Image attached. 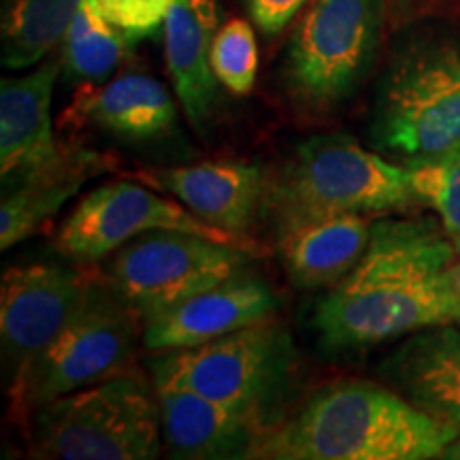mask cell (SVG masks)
I'll return each mask as SVG.
<instances>
[{"instance_id":"44dd1931","label":"cell","mask_w":460,"mask_h":460,"mask_svg":"<svg viewBox=\"0 0 460 460\" xmlns=\"http://www.w3.org/2000/svg\"><path fill=\"white\" fill-rule=\"evenodd\" d=\"M84 0H7L3 11V65L22 71L65 41Z\"/></svg>"},{"instance_id":"7c38bea8","label":"cell","mask_w":460,"mask_h":460,"mask_svg":"<svg viewBox=\"0 0 460 460\" xmlns=\"http://www.w3.org/2000/svg\"><path fill=\"white\" fill-rule=\"evenodd\" d=\"M163 420V439L172 458L230 460L252 458L273 420L239 410L194 390L154 382Z\"/></svg>"},{"instance_id":"ac0fdd59","label":"cell","mask_w":460,"mask_h":460,"mask_svg":"<svg viewBox=\"0 0 460 460\" xmlns=\"http://www.w3.org/2000/svg\"><path fill=\"white\" fill-rule=\"evenodd\" d=\"M111 163L92 149L66 146L65 152L41 169L3 183L0 203V247L9 250L37 233L60 207L73 199L92 177L105 172Z\"/></svg>"},{"instance_id":"9c48e42d","label":"cell","mask_w":460,"mask_h":460,"mask_svg":"<svg viewBox=\"0 0 460 460\" xmlns=\"http://www.w3.org/2000/svg\"><path fill=\"white\" fill-rule=\"evenodd\" d=\"M247 264L245 247L186 230H149L113 252L105 275L146 324L172 305L247 273Z\"/></svg>"},{"instance_id":"4fadbf2b","label":"cell","mask_w":460,"mask_h":460,"mask_svg":"<svg viewBox=\"0 0 460 460\" xmlns=\"http://www.w3.org/2000/svg\"><path fill=\"white\" fill-rule=\"evenodd\" d=\"M139 177L175 197L186 209L217 230L247 243V233L262 214L267 172L256 164L200 163L141 171Z\"/></svg>"},{"instance_id":"d6986e66","label":"cell","mask_w":460,"mask_h":460,"mask_svg":"<svg viewBox=\"0 0 460 460\" xmlns=\"http://www.w3.org/2000/svg\"><path fill=\"white\" fill-rule=\"evenodd\" d=\"M371 224L362 214H341L281 230L278 250L288 278L303 290L335 286L365 254Z\"/></svg>"},{"instance_id":"5b68a950","label":"cell","mask_w":460,"mask_h":460,"mask_svg":"<svg viewBox=\"0 0 460 460\" xmlns=\"http://www.w3.org/2000/svg\"><path fill=\"white\" fill-rule=\"evenodd\" d=\"M141 315L107 281L88 290L62 331L9 386L13 410L31 418L39 407L128 369Z\"/></svg>"},{"instance_id":"d4e9b609","label":"cell","mask_w":460,"mask_h":460,"mask_svg":"<svg viewBox=\"0 0 460 460\" xmlns=\"http://www.w3.org/2000/svg\"><path fill=\"white\" fill-rule=\"evenodd\" d=\"M109 24L119 28L130 41L149 37L164 26L175 0H88Z\"/></svg>"},{"instance_id":"ffe728a7","label":"cell","mask_w":460,"mask_h":460,"mask_svg":"<svg viewBox=\"0 0 460 460\" xmlns=\"http://www.w3.org/2000/svg\"><path fill=\"white\" fill-rule=\"evenodd\" d=\"M77 111L101 130L124 141L158 139L175 126V101L158 79L126 73L79 96Z\"/></svg>"},{"instance_id":"9a60e30c","label":"cell","mask_w":460,"mask_h":460,"mask_svg":"<svg viewBox=\"0 0 460 460\" xmlns=\"http://www.w3.org/2000/svg\"><path fill=\"white\" fill-rule=\"evenodd\" d=\"M386 386L460 435V324L427 326L379 365Z\"/></svg>"},{"instance_id":"7402d4cb","label":"cell","mask_w":460,"mask_h":460,"mask_svg":"<svg viewBox=\"0 0 460 460\" xmlns=\"http://www.w3.org/2000/svg\"><path fill=\"white\" fill-rule=\"evenodd\" d=\"M126 45L128 37L84 0L62 41V68L73 82L99 84L119 65Z\"/></svg>"},{"instance_id":"8fae6325","label":"cell","mask_w":460,"mask_h":460,"mask_svg":"<svg viewBox=\"0 0 460 460\" xmlns=\"http://www.w3.org/2000/svg\"><path fill=\"white\" fill-rule=\"evenodd\" d=\"M90 281L62 264L11 267L0 284V339L9 386L62 331Z\"/></svg>"},{"instance_id":"8992f818","label":"cell","mask_w":460,"mask_h":460,"mask_svg":"<svg viewBox=\"0 0 460 460\" xmlns=\"http://www.w3.org/2000/svg\"><path fill=\"white\" fill-rule=\"evenodd\" d=\"M371 135L379 149L407 163L460 141L458 43H416L394 58L379 82Z\"/></svg>"},{"instance_id":"3957f363","label":"cell","mask_w":460,"mask_h":460,"mask_svg":"<svg viewBox=\"0 0 460 460\" xmlns=\"http://www.w3.org/2000/svg\"><path fill=\"white\" fill-rule=\"evenodd\" d=\"M411 200L407 164L388 163L345 135H315L269 177L262 214L281 233L318 217L405 209Z\"/></svg>"},{"instance_id":"5bb4252c","label":"cell","mask_w":460,"mask_h":460,"mask_svg":"<svg viewBox=\"0 0 460 460\" xmlns=\"http://www.w3.org/2000/svg\"><path fill=\"white\" fill-rule=\"evenodd\" d=\"M275 295L264 281L239 275L172 305L143 324V345L152 352L197 348L256 322L275 318Z\"/></svg>"},{"instance_id":"277c9868","label":"cell","mask_w":460,"mask_h":460,"mask_svg":"<svg viewBox=\"0 0 460 460\" xmlns=\"http://www.w3.org/2000/svg\"><path fill=\"white\" fill-rule=\"evenodd\" d=\"M28 420L37 458L152 460L163 452L156 388L128 371L60 396Z\"/></svg>"},{"instance_id":"7a4b0ae2","label":"cell","mask_w":460,"mask_h":460,"mask_svg":"<svg viewBox=\"0 0 460 460\" xmlns=\"http://www.w3.org/2000/svg\"><path fill=\"white\" fill-rule=\"evenodd\" d=\"M456 430L435 422L390 386L343 379L322 388L252 452L264 460L441 458Z\"/></svg>"},{"instance_id":"603a6c76","label":"cell","mask_w":460,"mask_h":460,"mask_svg":"<svg viewBox=\"0 0 460 460\" xmlns=\"http://www.w3.org/2000/svg\"><path fill=\"white\" fill-rule=\"evenodd\" d=\"M413 197L439 216V224L460 254V141L433 156L410 160Z\"/></svg>"},{"instance_id":"30bf717a","label":"cell","mask_w":460,"mask_h":460,"mask_svg":"<svg viewBox=\"0 0 460 460\" xmlns=\"http://www.w3.org/2000/svg\"><path fill=\"white\" fill-rule=\"evenodd\" d=\"M149 230H186L250 250L245 241L135 181H109L85 194L58 228L54 247L71 261L99 262Z\"/></svg>"},{"instance_id":"83f0119b","label":"cell","mask_w":460,"mask_h":460,"mask_svg":"<svg viewBox=\"0 0 460 460\" xmlns=\"http://www.w3.org/2000/svg\"><path fill=\"white\" fill-rule=\"evenodd\" d=\"M441 458H447V460H460V435L456 437V439L452 441L450 446L446 447L444 456H441Z\"/></svg>"},{"instance_id":"52a82bcc","label":"cell","mask_w":460,"mask_h":460,"mask_svg":"<svg viewBox=\"0 0 460 460\" xmlns=\"http://www.w3.org/2000/svg\"><path fill=\"white\" fill-rule=\"evenodd\" d=\"M295 362L290 332L269 318L197 348L158 352L149 360V371L152 382L175 384L273 420Z\"/></svg>"},{"instance_id":"484cf974","label":"cell","mask_w":460,"mask_h":460,"mask_svg":"<svg viewBox=\"0 0 460 460\" xmlns=\"http://www.w3.org/2000/svg\"><path fill=\"white\" fill-rule=\"evenodd\" d=\"M307 3L309 0H245V7L261 32L273 37L284 31Z\"/></svg>"},{"instance_id":"cb8c5ba5","label":"cell","mask_w":460,"mask_h":460,"mask_svg":"<svg viewBox=\"0 0 460 460\" xmlns=\"http://www.w3.org/2000/svg\"><path fill=\"white\" fill-rule=\"evenodd\" d=\"M211 68L224 88L234 96L250 94L256 84L258 48L254 28L245 20L226 22L220 26L214 48H211Z\"/></svg>"},{"instance_id":"ba28073f","label":"cell","mask_w":460,"mask_h":460,"mask_svg":"<svg viewBox=\"0 0 460 460\" xmlns=\"http://www.w3.org/2000/svg\"><path fill=\"white\" fill-rule=\"evenodd\" d=\"M386 0H314L286 51L284 82L298 105L326 113L352 99L371 71Z\"/></svg>"},{"instance_id":"4316f807","label":"cell","mask_w":460,"mask_h":460,"mask_svg":"<svg viewBox=\"0 0 460 460\" xmlns=\"http://www.w3.org/2000/svg\"><path fill=\"white\" fill-rule=\"evenodd\" d=\"M447 288H450L454 322L460 324V254H456L447 269Z\"/></svg>"},{"instance_id":"2e32d148","label":"cell","mask_w":460,"mask_h":460,"mask_svg":"<svg viewBox=\"0 0 460 460\" xmlns=\"http://www.w3.org/2000/svg\"><path fill=\"white\" fill-rule=\"evenodd\" d=\"M62 62L45 60L24 77L0 82V177L7 183L65 152L54 135L51 99Z\"/></svg>"},{"instance_id":"6da1fadb","label":"cell","mask_w":460,"mask_h":460,"mask_svg":"<svg viewBox=\"0 0 460 460\" xmlns=\"http://www.w3.org/2000/svg\"><path fill=\"white\" fill-rule=\"evenodd\" d=\"M456 254L429 217L373 222L365 254L315 307L322 343L348 352L454 322L447 269Z\"/></svg>"},{"instance_id":"e0dca14e","label":"cell","mask_w":460,"mask_h":460,"mask_svg":"<svg viewBox=\"0 0 460 460\" xmlns=\"http://www.w3.org/2000/svg\"><path fill=\"white\" fill-rule=\"evenodd\" d=\"M220 31L216 0H175L164 22L166 71L180 105L203 130L217 102V77L211 68V48Z\"/></svg>"}]
</instances>
